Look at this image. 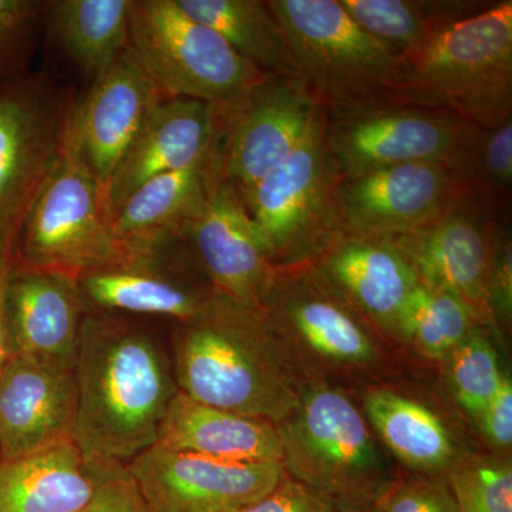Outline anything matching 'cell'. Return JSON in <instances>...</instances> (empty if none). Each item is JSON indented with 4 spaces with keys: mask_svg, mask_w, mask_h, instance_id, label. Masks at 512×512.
<instances>
[{
    "mask_svg": "<svg viewBox=\"0 0 512 512\" xmlns=\"http://www.w3.org/2000/svg\"><path fill=\"white\" fill-rule=\"evenodd\" d=\"M74 443L89 464H127L157 444L178 390L173 359L151 330L89 312L74 367Z\"/></svg>",
    "mask_w": 512,
    "mask_h": 512,
    "instance_id": "cell-1",
    "label": "cell"
},
{
    "mask_svg": "<svg viewBox=\"0 0 512 512\" xmlns=\"http://www.w3.org/2000/svg\"><path fill=\"white\" fill-rule=\"evenodd\" d=\"M171 359L178 390L207 406L279 424L301 400L266 313L215 293L177 322Z\"/></svg>",
    "mask_w": 512,
    "mask_h": 512,
    "instance_id": "cell-2",
    "label": "cell"
},
{
    "mask_svg": "<svg viewBox=\"0 0 512 512\" xmlns=\"http://www.w3.org/2000/svg\"><path fill=\"white\" fill-rule=\"evenodd\" d=\"M393 106L446 111L481 127L512 113V2L493 3L402 56Z\"/></svg>",
    "mask_w": 512,
    "mask_h": 512,
    "instance_id": "cell-3",
    "label": "cell"
},
{
    "mask_svg": "<svg viewBox=\"0 0 512 512\" xmlns=\"http://www.w3.org/2000/svg\"><path fill=\"white\" fill-rule=\"evenodd\" d=\"M292 76L328 119L393 106L402 56L370 35L339 0H269Z\"/></svg>",
    "mask_w": 512,
    "mask_h": 512,
    "instance_id": "cell-4",
    "label": "cell"
},
{
    "mask_svg": "<svg viewBox=\"0 0 512 512\" xmlns=\"http://www.w3.org/2000/svg\"><path fill=\"white\" fill-rule=\"evenodd\" d=\"M278 430L286 474L342 512L367 510L393 483L365 416L338 389L316 386L301 394Z\"/></svg>",
    "mask_w": 512,
    "mask_h": 512,
    "instance_id": "cell-5",
    "label": "cell"
},
{
    "mask_svg": "<svg viewBox=\"0 0 512 512\" xmlns=\"http://www.w3.org/2000/svg\"><path fill=\"white\" fill-rule=\"evenodd\" d=\"M326 114L301 146L242 195L276 271L320 258L343 238L340 178L325 141Z\"/></svg>",
    "mask_w": 512,
    "mask_h": 512,
    "instance_id": "cell-6",
    "label": "cell"
},
{
    "mask_svg": "<svg viewBox=\"0 0 512 512\" xmlns=\"http://www.w3.org/2000/svg\"><path fill=\"white\" fill-rule=\"evenodd\" d=\"M130 49L163 97L234 106L266 76L177 0H131Z\"/></svg>",
    "mask_w": 512,
    "mask_h": 512,
    "instance_id": "cell-7",
    "label": "cell"
},
{
    "mask_svg": "<svg viewBox=\"0 0 512 512\" xmlns=\"http://www.w3.org/2000/svg\"><path fill=\"white\" fill-rule=\"evenodd\" d=\"M126 245L114 232L106 191L62 144L52 173L30 204L15 245V262L79 276L119 261Z\"/></svg>",
    "mask_w": 512,
    "mask_h": 512,
    "instance_id": "cell-8",
    "label": "cell"
},
{
    "mask_svg": "<svg viewBox=\"0 0 512 512\" xmlns=\"http://www.w3.org/2000/svg\"><path fill=\"white\" fill-rule=\"evenodd\" d=\"M220 111L221 180L239 197L284 163L326 111L292 74H266Z\"/></svg>",
    "mask_w": 512,
    "mask_h": 512,
    "instance_id": "cell-9",
    "label": "cell"
},
{
    "mask_svg": "<svg viewBox=\"0 0 512 512\" xmlns=\"http://www.w3.org/2000/svg\"><path fill=\"white\" fill-rule=\"evenodd\" d=\"M119 261L77 276L90 312L184 322L214 295L187 238L133 242Z\"/></svg>",
    "mask_w": 512,
    "mask_h": 512,
    "instance_id": "cell-10",
    "label": "cell"
},
{
    "mask_svg": "<svg viewBox=\"0 0 512 512\" xmlns=\"http://www.w3.org/2000/svg\"><path fill=\"white\" fill-rule=\"evenodd\" d=\"M471 123L446 111L384 106L326 117L325 141L340 180L413 163L446 165Z\"/></svg>",
    "mask_w": 512,
    "mask_h": 512,
    "instance_id": "cell-11",
    "label": "cell"
},
{
    "mask_svg": "<svg viewBox=\"0 0 512 512\" xmlns=\"http://www.w3.org/2000/svg\"><path fill=\"white\" fill-rule=\"evenodd\" d=\"M153 512H235L281 483V461L234 463L154 444L127 464Z\"/></svg>",
    "mask_w": 512,
    "mask_h": 512,
    "instance_id": "cell-12",
    "label": "cell"
},
{
    "mask_svg": "<svg viewBox=\"0 0 512 512\" xmlns=\"http://www.w3.org/2000/svg\"><path fill=\"white\" fill-rule=\"evenodd\" d=\"M64 119L32 77L0 82V234L18 237L37 192L62 153Z\"/></svg>",
    "mask_w": 512,
    "mask_h": 512,
    "instance_id": "cell-13",
    "label": "cell"
},
{
    "mask_svg": "<svg viewBox=\"0 0 512 512\" xmlns=\"http://www.w3.org/2000/svg\"><path fill=\"white\" fill-rule=\"evenodd\" d=\"M494 205L461 197L423 227L389 238L420 284L453 293L491 318L487 285L497 241Z\"/></svg>",
    "mask_w": 512,
    "mask_h": 512,
    "instance_id": "cell-14",
    "label": "cell"
},
{
    "mask_svg": "<svg viewBox=\"0 0 512 512\" xmlns=\"http://www.w3.org/2000/svg\"><path fill=\"white\" fill-rule=\"evenodd\" d=\"M463 197L444 164L380 168L340 180L343 237L389 239L436 220Z\"/></svg>",
    "mask_w": 512,
    "mask_h": 512,
    "instance_id": "cell-15",
    "label": "cell"
},
{
    "mask_svg": "<svg viewBox=\"0 0 512 512\" xmlns=\"http://www.w3.org/2000/svg\"><path fill=\"white\" fill-rule=\"evenodd\" d=\"M161 99L130 47L106 72L76 109L64 117L63 147L96 177L106 191L138 131Z\"/></svg>",
    "mask_w": 512,
    "mask_h": 512,
    "instance_id": "cell-16",
    "label": "cell"
},
{
    "mask_svg": "<svg viewBox=\"0 0 512 512\" xmlns=\"http://www.w3.org/2000/svg\"><path fill=\"white\" fill-rule=\"evenodd\" d=\"M215 295L262 309L278 271L235 188L221 178L185 232Z\"/></svg>",
    "mask_w": 512,
    "mask_h": 512,
    "instance_id": "cell-17",
    "label": "cell"
},
{
    "mask_svg": "<svg viewBox=\"0 0 512 512\" xmlns=\"http://www.w3.org/2000/svg\"><path fill=\"white\" fill-rule=\"evenodd\" d=\"M89 312L77 276L15 262L5 292L10 356L74 370Z\"/></svg>",
    "mask_w": 512,
    "mask_h": 512,
    "instance_id": "cell-18",
    "label": "cell"
},
{
    "mask_svg": "<svg viewBox=\"0 0 512 512\" xmlns=\"http://www.w3.org/2000/svg\"><path fill=\"white\" fill-rule=\"evenodd\" d=\"M218 140L217 107L183 97L158 101L107 185L111 218L128 195L151 178L217 160Z\"/></svg>",
    "mask_w": 512,
    "mask_h": 512,
    "instance_id": "cell-19",
    "label": "cell"
},
{
    "mask_svg": "<svg viewBox=\"0 0 512 512\" xmlns=\"http://www.w3.org/2000/svg\"><path fill=\"white\" fill-rule=\"evenodd\" d=\"M76 414L74 370L9 357L0 375V458L74 441Z\"/></svg>",
    "mask_w": 512,
    "mask_h": 512,
    "instance_id": "cell-20",
    "label": "cell"
},
{
    "mask_svg": "<svg viewBox=\"0 0 512 512\" xmlns=\"http://www.w3.org/2000/svg\"><path fill=\"white\" fill-rule=\"evenodd\" d=\"M272 325L291 329L313 355L336 366H370L379 350L355 311L316 275L278 271L262 306Z\"/></svg>",
    "mask_w": 512,
    "mask_h": 512,
    "instance_id": "cell-21",
    "label": "cell"
},
{
    "mask_svg": "<svg viewBox=\"0 0 512 512\" xmlns=\"http://www.w3.org/2000/svg\"><path fill=\"white\" fill-rule=\"evenodd\" d=\"M316 271L353 311L397 336L400 315L419 281L392 242L340 238L320 256Z\"/></svg>",
    "mask_w": 512,
    "mask_h": 512,
    "instance_id": "cell-22",
    "label": "cell"
},
{
    "mask_svg": "<svg viewBox=\"0 0 512 512\" xmlns=\"http://www.w3.org/2000/svg\"><path fill=\"white\" fill-rule=\"evenodd\" d=\"M157 443L234 463L284 460L278 424L207 406L181 392L168 407Z\"/></svg>",
    "mask_w": 512,
    "mask_h": 512,
    "instance_id": "cell-23",
    "label": "cell"
},
{
    "mask_svg": "<svg viewBox=\"0 0 512 512\" xmlns=\"http://www.w3.org/2000/svg\"><path fill=\"white\" fill-rule=\"evenodd\" d=\"M94 485L92 467L74 441L0 458V512H79Z\"/></svg>",
    "mask_w": 512,
    "mask_h": 512,
    "instance_id": "cell-24",
    "label": "cell"
},
{
    "mask_svg": "<svg viewBox=\"0 0 512 512\" xmlns=\"http://www.w3.org/2000/svg\"><path fill=\"white\" fill-rule=\"evenodd\" d=\"M217 160L157 175L128 195L114 215L113 227L123 244L185 237L215 181L220 180Z\"/></svg>",
    "mask_w": 512,
    "mask_h": 512,
    "instance_id": "cell-25",
    "label": "cell"
},
{
    "mask_svg": "<svg viewBox=\"0 0 512 512\" xmlns=\"http://www.w3.org/2000/svg\"><path fill=\"white\" fill-rule=\"evenodd\" d=\"M365 413L384 446L410 470L441 478L457 467L456 440L444 421L424 404L377 389L366 394Z\"/></svg>",
    "mask_w": 512,
    "mask_h": 512,
    "instance_id": "cell-26",
    "label": "cell"
},
{
    "mask_svg": "<svg viewBox=\"0 0 512 512\" xmlns=\"http://www.w3.org/2000/svg\"><path fill=\"white\" fill-rule=\"evenodd\" d=\"M45 8L59 45L94 79L130 47L131 0H55Z\"/></svg>",
    "mask_w": 512,
    "mask_h": 512,
    "instance_id": "cell-27",
    "label": "cell"
},
{
    "mask_svg": "<svg viewBox=\"0 0 512 512\" xmlns=\"http://www.w3.org/2000/svg\"><path fill=\"white\" fill-rule=\"evenodd\" d=\"M180 8L214 30L242 59L265 74H292L278 20L261 0H177Z\"/></svg>",
    "mask_w": 512,
    "mask_h": 512,
    "instance_id": "cell-28",
    "label": "cell"
},
{
    "mask_svg": "<svg viewBox=\"0 0 512 512\" xmlns=\"http://www.w3.org/2000/svg\"><path fill=\"white\" fill-rule=\"evenodd\" d=\"M370 35L409 56L430 45L441 32L484 10L483 3L430 0H339Z\"/></svg>",
    "mask_w": 512,
    "mask_h": 512,
    "instance_id": "cell-29",
    "label": "cell"
},
{
    "mask_svg": "<svg viewBox=\"0 0 512 512\" xmlns=\"http://www.w3.org/2000/svg\"><path fill=\"white\" fill-rule=\"evenodd\" d=\"M485 320L453 293L419 282L404 305L397 336L412 343L427 359L443 362Z\"/></svg>",
    "mask_w": 512,
    "mask_h": 512,
    "instance_id": "cell-30",
    "label": "cell"
},
{
    "mask_svg": "<svg viewBox=\"0 0 512 512\" xmlns=\"http://www.w3.org/2000/svg\"><path fill=\"white\" fill-rule=\"evenodd\" d=\"M464 197L495 205L512 183V121L497 127L471 124L446 164Z\"/></svg>",
    "mask_w": 512,
    "mask_h": 512,
    "instance_id": "cell-31",
    "label": "cell"
},
{
    "mask_svg": "<svg viewBox=\"0 0 512 512\" xmlns=\"http://www.w3.org/2000/svg\"><path fill=\"white\" fill-rule=\"evenodd\" d=\"M443 362L454 399L477 424L505 375L493 343L478 326Z\"/></svg>",
    "mask_w": 512,
    "mask_h": 512,
    "instance_id": "cell-32",
    "label": "cell"
},
{
    "mask_svg": "<svg viewBox=\"0 0 512 512\" xmlns=\"http://www.w3.org/2000/svg\"><path fill=\"white\" fill-rule=\"evenodd\" d=\"M447 483L458 512H512V467L508 461L481 460L457 466Z\"/></svg>",
    "mask_w": 512,
    "mask_h": 512,
    "instance_id": "cell-33",
    "label": "cell"
},
{
    "mask_svg": "<svg viewBox=\"0 0 512 512\" xmlns=\"http://www.w3.org/2000/svg\"><path fill=\"white\" fill-rule=\"evenodd\" d=\"M43 15L45 3L0 0V82L20 74Z\"/></svg>",
    "mask_w": 512,
    "mask_h": 512,
    "instance_id": "cell-34",
    "label": "cell"
},
{
    "mask_svg": "<svg viewBox=\"0 0 512 512\" xmlns=\"http://www.w3.org/2000/svg\"><path fill=\"white\" fill-rule=\"evenodd\" d=\"M369 512H458L447 478L393 481Z\"/></svg>",
    "mask_w": 512,
    "mask_h": 512,
    "instance_id": "cell-35",
    "label": "cell"
},
{
    "mask_svg": "<svg viewBox=\"0 0 512 512\" xmlns=\"http://www.w3.org/2000/svg\"><path fill=\"white\" fill-rule=\"evenodd\" d=\"M89 464V463H87ZM94 474V491L79 512H153L128 473L126 464H89Z\"/></svg>",
    "mask_w": 512,
    "mask_h": 512,
    "instance_id": "cell-36",
    "label": "cell"
},
{
    "mask_svg": "<svg viewBox=\"0 0 512 512\" xmlns=\"http://www.w3.org/2000/svg\"><path fill=\"white\" fill-rule=\"evenodd\" d=\"M235 512H342L332 501L288 474L271 493Z\"/></svg>",
    "mask_w": 512,
    "mask_h": 512,
    "instance_id": "cell-37",
    "label": "cell"
},
{
    "mask_svg": "<svg viewBox=\"0 0 512 512\" xmlns=\"http://www.w3.org/2000/svg\"><path fill=\"white\" fill-rule=\"evenodd\" d=\"M487 285V306L491 318L507 322L512 311V247L510 235L498 231Z\"/></svg>",
    "mask_w": 512,
    "mask_h": 512,
    "instance_id": "cell-38",
    "label": "cell"
},
{
    "mask_svg": "<svg viewBox=\"0 0 512 512\" xmlns=\"http://www.w3.org/2000/svg\"><path fill=\"white\" fill-rule=\"evenodd\" d=\"M488 443L495 448H510L512 444V383L510 377L504 375L500 387L493 399L485 406L480 420L477 421Z\"/></svg>",
    "mask_w": 512,
    "mask_h": 512,
    "instance_id": "cell-39",
    "label": "cell"
},
{
    "mask_svg": "<svg viewBox=\"0 0 512 512\" xmlns=\"http://www.w3.org/2000/svg\"><path fill=\"white\" fill-rule=\"evenodd\" d=\"M16 239L0 234V375L10 357L8 328H6L5 292L12 266L15 264Z\"/></svg>",
    "mask_w": 512,
    "mask_h": 512,
    "instance_id": "cell-40",
    "label": "cell"
},
{
    "mask_svg": "<svg viewBox=\"0 0 512 512\" xmlns=\"http://www.w3.org/2000/svg\"><path fill=\"white\" fill-rule=\"evenodd\" d=\"M353 512H369V508L367 510L353 511Z\"/></svg>",
    "mask_w": 512,
    "mask_h": 512,
    "instance_id": "cell-41",
    "label": "cell"
}]
</instances>
